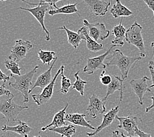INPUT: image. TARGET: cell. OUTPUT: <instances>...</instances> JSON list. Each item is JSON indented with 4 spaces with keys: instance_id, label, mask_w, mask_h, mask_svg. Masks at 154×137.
I'll list each match as a JSON object with an SVG mask.
<instances>
[{
    "instance_id": "1",
    "label": "cell",
    "mask_w": 154,
    "mask_h": 137,
    "mask_svg": "<svg viewBox=\"0 0 154 137\" xmlns=\"http://www.w3.org/2000/svg\"><path fill=\"white\" fill-rule=\"evenodd\" d=\"M143 58L140 55H136L134 57L125 55L120 50L117 49L113 51L112 56L109 58L110 60L106 63V67L116 66L119 69L121 73V78L124 80L127 79L130 69L138 61L141 60Z\"/></svg>"
},
{
    "instance_id": "2",
    "label": "cell",
    "mask_w": 154,
    "mask_h": 137,
    "mask_svg": "<svg viewBox=\"0 0 154 137\" xmlns=\"http://www.w3.org/2000/svg\"><path fill=\"white\" fill-rule=\"evenodd\" d=\"M39 69V66H36L31 70L30 71L24 74L23 75H14L11 74L10 76L15 79V82L9 83V86L21 92L24 97L23 103H27L29 101V94L31 89V86L32 85V79L35 74L36 73L37 70Z\"/></svg>"
},
{
    "instance_id": "3",
    "label": "cell",
    "mask_w": 154,
    "mask_h": 137,
    "mask_svg": "<svg viewBox=\"0 0 154 137\" xmlns=\"http://www.w3.org/2000/svg\"><path fill=\"white\" fill-rule=\"evenodd\" d=\"M24 3H26L29 5H37L36 7H35L34 8H17L18 9H21L24 11H29L30 13L34 17V18L36 19L38 23H40L41 25L42 28L43 30L45 32V39L46 41H50V33L49 32L46 27L45 26V14L47 13V12L50 11V10L53 9V7L50 5V4H48L47 3H44L40 1L39 3H29L25 0H20Z\"/></svg>"
},
{
    "instance_id": "4",
    "label": "cell",
    "mask_w": 154,
    "mask_h": 137,
    "mask_svg": "<svg viewBox=\"0 0 154 137\" xmlns=\"http://www.w3.org/2000/svg\"><path fill=\"white\" fill-rule=\"evenodd\" d=\"M15 96L10 97L8 100L0 101V113H1L9 123L13 124L18 122L17 117L24 110L29 109L28 106H22L13 101Z\"/></svg>"
},
{
    "instance_id": "5",
    "label": "cell",
    "mask_w": 154,
    "mask_h": 137,
    "mask_svg": "<svg viewBox=\"0 0 154 137\" xmlns=\"http://www.w3.org/2000/svg\"><path fill=\"white\" fill-rule=\"evenodd\" d=\"M142 26L137 22H134V24L127 30L125 40L128 42V44L134 45L138 49L140 52L139 55L142 58H145L146 51L142 35Z\"/></svg>"
},
{
    "instance_id": "6",
    "label": "cell",
    "mask_w": 154,
    "mask_h": 137,
    "mask_svg": "<svg viewBox=\"0 0 154 137\" xmlns=\"http://www.w3.org/2000/svg\"><path fill=\"white\" fill-rule=\"evenodd\" d=\"M115 47H116L115 45H111L109 48L103 54L97 56V57L87 59L86 65L83 69L84 73H88L89 75H92L94 72H96L97 70L106 69V65L104 64L103 62L105 59H107V56L111 54V51Z\"/></svg>"
},
{
    "instance_id": "7",
    "label": "cell",
    "mask_w": 154,
    "mask_h": 137,
    "mask_svg": "<svg viewBox=\"0 0 154 137\" xmlns=\"http://www.w3.org/2000/svg\"><path fill=\"white\" fill-rule=\"evenodd\" d=\"M32 48V45L30 42L20 39L17 40L15 41V44L11 48V54L8 58L19 63L26 57Z\"/></svg>"
},
{
    "instance_id": "8",
    "label": "cell",
    "mask_w": 154,
    "mask_h": 137,
    "mask_svg": "<svg viewBox=\"0 0 154 137\" xmlns=\"http://www.w3.org/2000/svg\"><path fill=\"white\" fill-rule=\"evenodd\" d=\"M84 26H85L88 30L89 36L95 41L98 40H105L109 37L110 31L106 29L103 23H90L86 19L83 20Z\"/></svg>"
},
{
    "instance_id": "9",
    "label": "cell",
    "mask_w": 154,
    "mask_h": 137,
    "mask_svg": "<svg viewBox=\"0 0 154 137\" xmlns=\"http://www.w3.org/2000/svg\"><path fill=\"white\" fill-rule=\"evenodd\" d=\"M106 101L101 99L96 94L89 98V104L86 109V115L93 119H96L97 115L103 114L106 110Z\"/></svg>"
},
{
    "instance_id": "10",
    "label": "cell",
    "mask_w": 154,
    "mask_h": 137,
    "mask_svg": "<svg viewBox=\"0 0 154 137\" xmlns=\"http://www.w3.org/2000/svg\"><path fill=\"white\" fill-rule=\"evenodd\" d=\"M116 119L119 121L118 127L124 130L127 132L128 136H134L136 135L135 129L139 122L142 121L138 115H128L126 117H119L117 115Z\"/></svg>"
},
{
    "instance_id": "11",
    "label": "cell",
    "mask_w": 154,
    "mask_h": 137,
    "mask_svg": "<svg viewBox=\"0 0 154 137\" xmlns=\"http://www.w3.org/2000/svg\"><path fill=\"white\" fill-rule=\"evenodd\" d=\"M61 69L60 68L59 69L57 73L55 74V75L51 83L45 88L42 90V92L39 94H33L32 96L34 101L38 106H40V105L47 103L51 99V98L53 96L54 94V90L56 80L58 78V76L61 74Z\"/></svg>"
},
{
    "instance_id": "12",
    "label": "cell",
    "mask_w": 154,
    "mask_h": 137,
    "mask_svg": "<svg viewBox=\"0 0 154 137\" xmlns=\"http://www.w3.org/2000/svg\"><path fill=\"white\" fill-rule=\"evenodd\" d=\"M149 78L148 76H143L140 79H132L131 80L130 84L136 96L138 98V101L140 104L143 105V98L144 94L146 92H151L152 90H150L147 81H148Z\"/></svg>"
},
{
    "instance_id": "13",
    "label": "cell",
    "mask_w": 154,
    "mask_h": 137,
    "mask_svg": "<svg viewBox=\"0 0 154 137\" xmlns=\"http://www.w3.org/2000/svg\"><path fill=\"white\" fill-rule=\"evenodd\" d=\"M94 15L105 16L111 5V2L103 0H82Z\"/></svg>"
},
{
    "instance_id": "14",
    "label": "cell",
    "mask_w": 154,
    "mask_h": 137,
    "mask_svg": "<svg viewBox=\"0 0 154 137\" xmlns=\"http://www.w3.org/2000/svg\"><path fill=\"white\" fill-rule=\"evenodd\" d=\"M119 105H117V106L111 109L110 111H108L106 114H105L103 115L102 122H101V123L97 126V128L96 129L94 132H87L86 135L90 137L94 136L96 135L97 134H98L100 132H101L104 129L109 126L112 123H113L115 119H116V117L117 116L119 112Z\"/></svg>"
},
{
    "instance_id": "15",
    "label": "cell",
    "mask_w": 154,
    "mask_h": 137,
    "mask_svg": "<svg viewBox=\"0 0 154 137\" xmlns=\"http://www.w3.org/2000/svg\"><path fill=\"white\" fill-rule=\"evenodd\" d=\"M112 80L111 83L107 86V92L106 95L103 100L104 101H107L108 97L110 95L113 94L116 91H119L120 92V99L119 102L121 103L122 101V98H123V90H122V87H123V81L124 80L122 79L121 77L115 75H111Z\"/></svg>"
},
{
    "instance_id": "16",
    "label": "cell",
    "mask_w": 154,
    "mask_h": 137,
    "mask_svg": "<svg viewBox=\"0 0 154 137\" xmlns=\"http://www.w3.org/2000/svg\"><path fill=\"white\" fill-rule=\"evenodd\" d=\"M57 58H56L54 60V62L52 63V65L50 67V68L42 74H41V75L38 77L36 81L35 82V84L32 86V87L31 88L30 92H32V91L36 87H39L40 88L41 90H43L45 87L51 83L52 80H53L51 76V71L52 69L54 67V64L56 63V61H57Z\"/></svg>"
},
{
    "instance_id": "17",
    "label": "cell",
    "mask_w": 154,
    "mask_h": 137,
    "mask_svg": "<svg viewBox=\"0 0 154 137\" xmlns=\"http://www.w3.org/2000/svg\"><path fill=\"white\" fill-rule=\"evenodd\" d=\"M78 33L80 35L82 39L86 41V46L88 50L92 52H97L103 50V45L101 44L97 43L89 36L88 29L84 26L79 30Z\"/></svg>"
},
{
    "instance_id": "18",
    "label": "cell",
    "mask_w": 154,
    "mask_h": 137,
    "mask_svg": "<svg viewBox=\"0 0 154 137\" xmlns=\"http://www.w3.org/2000/svg\"><path fill=\"white\" fill-rule=\"evenodd\" d=\"M2 131L5 132H16L23 137H29V133L32 131V128L28 125L26 123L22 121H18V125L16 126H8L7 125H3L2 128Z\"/></svg>"
},
{
    "instance_id": "19",
    "label": "cell",
    "mask_w": 154,
    "mask_h": 137,
    "mask_svg": "<svg viewBox=\"0 0 154 137\" xmlns=\"http://www.w3.org/2000/svg\"><path fill=\"white\" fill-rule=\"evenodd\" d=\"M86 114H68L65 115V120L71 123L73 125H78L83 127L88 128L91 130H94L95 131L96 128L90 124V121H87L85 117Z\"/></svg>"
},
{
    "instance_id": "20",
    "label": "cell",
    "mask_w": 154,
    "mask_h": 137,
    "mask_svg": "<svg viewBox=\"0 0 154 137\" xmlns=\"http://www.w3.org/2000/svg\"><path fill=\"white\" fill-rule=\"evenodd\" d=\"M69 106V104L67 103L66 104L65 107L61 110V111H59L56 114L53 119V121L49 125H46L45 126H44L41 129L42 131H45L46 130L49 129H54V128H57V127H60V126L66 125V123L65 120V117L66 115V108Z\"/></svg>"
},
{
    "instance_id": "21",
    "label": "cell",
    "mask_w": 154,
    "mask_h": 137,
    "mask_svg": "<svg viewBox=\"0 0 154 137\" xmlns=\"http://www.w3.org/2000/svg\"><path fill=\"white\" fill-rule=\"evenodd\" d=\"M122 19L121 20V23L117 26H115L112 30V34L115 36V39L112 40V45L115 46H122L124 45V39H125V35L127 30L122 24Z\"/></svg>"
},
{
    "instance_id": "22",
    "label": "cell",
    "mask_w": 154,
    "mask_h": 137,
    "mask_svg": "<svg viewBox=\"0 0 154 137\" xmlns=\"http://www.w3.org/2000/svg\"><path fill=\"white\" fill-rule=\"evenodd\" d=\"M110 13L115 19L119 17H129L133 15V13L130 9L122 4L121 0H116V2L110 10Z\"/></svg>"
},
{
    "instance_id": "23",
    "label": "cell",
    "mask_w": 154,
    "mask_h": 137,
    "mask_svg": "<svg viewBox=\"0 0 154 137\" xmlns=\"http://www.w3.org/2000/svg\"><path fill=\"white\" fill-rule=\"evenodd\" d=\"M77 4H78V3H75L73 4L65 5L57 9H51L48 12V14L51 16H54L57 14H66V15H68V14L76 13L79 15V17H80V15L76 8Z\"/></svg>"
},
{
    "instance_id": "24",
    "label": "cell",
    "mask_w": 154,
    "mask_h": 137,
    "mask_svg": "<svg viewBox=\"0 0 154 137\" xmlns=\"http://www.w3.org/2000/svg\"><path fill=\"white\" fill-rule=\"evenodd\" d=\"M57 30H65L66 32V34H67L68 43L69 44H71L75 49H76L79 47L80 42H81V41L82 40L81 36H80V35L79 33H75V32L68 29L65 26L59 27Z\"/></svg>"
},
{
    "instance_id": "25",
    "label": "cell",
    "mask_w": 154,
    "mask_h": 137,
    "mask_svg": "<svg viewBox=\"0 0 154 137\" xmlns=\"http://www.w3.org/2000/svg\"><path fill=\"white\" fill-rule=\"evenodd\" d=\"M49 131L54 132L60 135L61 137H72L76 132V129L73 125H64L60 127L49 129Z\"/></svg>"
},
{
    "instance_id": "26",
    "label": "cell",
    "mask_w": 154,
    "mask_h": 137,
    "mask_svg": "<svg viewBox=\"0 0 154 137\" xmlns=\"http://www.w3.org/2000/svg\"><path fill=\"white\" fill-rule=\"evenodd\" d=\"M38 59H40L44 65L47 64L48 66H50L51 62L56 58H55V52L42 50H40L38 52Z\"/></svg>"
},
{
    "instance_id": "27",
    "label": "cell",
    "mask_w": 154,
    "mask_h": 137,
    "mask_svg": "<svg viewBox=\"0 0 154 137\" xmlns=\"http://www.w3.org/2000/svg\"><path fill=\"white\" fill-rule=\"evenodd\" d=\"M60 68L61 69V72L60 74L61 77V88L60 90H59V92H61L64 94H66L69 92L70 89H71V87H72V84H71V80L65 75L64 65H62Z\"/></svg>"
},
{
    "instance_id": "28",
    "label": "cell",
    "mask_w": 154,
    "mask_h": 137,
    "mask_svg": "<svg viewBox=\"0 0 154 137\" xmlns=\"http://www.w3.org/2000/svg\"><path fill=\"white\" fill-rule=\"evenodd\" d=\"M80 73V71H77L75 74V78L76 79V81L72 84V89H75L77 92H78L80 95L81 96H84V94H85V84H86L88 83L87 81H85V80H83L79 75V73Z\"/></svg>"
},
{
    "instance_id": "29",
    "label": "cell",
    "mask_w": 154,
    "mask_h": 137,
    "mask_svg": "<svg viewBox=\"0 0 154 137\" xmlns=\"http://www.w3.org/2000/svg\"><path fill=\"white\" fill-rule=\"evenodd\" d=\"M5 65L8 70L11 72V74L14 75L20 76V68L18 64V63L11 60V59H8L5 61Z\"/></svg>"
},
{
    "instance_id": "30",
    "label": "cell",
    "mask_w": 154,
    "mask_h": 137,
    "mask_svg": "<svg viewBox=\"0 0 154 137\" xmlns=\"http://www.w3.org/2000/svg\"><path fill=\"white\" fill-rule=\"evenodd\" d=\"M106 69L103 70V71L101 72L100 75V80L101 83L103 84V85L108 86L111 83L112 77H111V75H106Z\"/></svg>"
},
{
    "instance_id": "31",
    "label": "cell",
    "mask_w": 154,
    "mask_h": 137,
    "mask_svg": "<svg viewBox=\"0 0 154 137\" xmlns=\"http://www.w3.org/2000/svg\"><path fill=\"white\" fill-rule=\"evenodd\" d=\"M11 76H7L0 69V86H5V83L9 80Z\"/></svg>"
},
{
    "instance_id": "32",
    "label": "cell",
    "mask_w": 154,
    "mask_h": 137,
    "mask_svg": "<svg viewBox=\"0 0 154 137\" xmlns=\"http://www.w3.org/2000/svg\"><path fill=\"white\" fill-rule=\"evenodd\" d=\"M3 96H7L10 98V96L12 97L14 95L10 92L9 90H8L5 88V86H0V97Z\"/></svg>"
},
{
    "instance_id": "33",
    "label": "cell",
    "mask_w": 154,
    "mask_h": 137,
    "mask_svg": "<svg viewBox=\"0 0 154 137\" xmlns=\"http://www.w3.org/2000/svg\"><path fill=\"white\" fill-rule=\"evenodd\" d=\"M135 133L138 137H152L149 134L143 132L140 129H139L138 128V126L135 129Z\"/></svg>"
},
{
    "instance_id": "34",
    "label": "cell",
    "mask_w": 154,
    "mask_h": 137,
    "mask_svg": "<svg viewBox=\"0 0 154 137\" xmlns=\"http://www.w3.org/2000/svg\"><path fill=\"white\" fill-rule=\"evenodd\" d=\"M148 68L149 69L150 74H151V80L152 82V84L151 86H149V89H152V88H154V68L150 63H148Z\"/></svg>"
},
{
    "instance_id": "35",
    "label": "cell",
    "mask_w": 154,
    "mask_h": 137,
    "mask_svg": "<svg viewBox=\"0 0 154 137\" xmlns=\"http://www.w3.org/2000/svg\"><path fill=\"white\" fill-rule=\"evenodd\" d=\"M41 1L42 2H45V3H48V4H50L52 7H54V8H55V9H58V8L57 6L56 5V3H57L58 2L62 1V0H41Z\"/></svg>"
},
{
    "instance_id": "36",
    "label": "cell",
    "mask_w": 154,
    "mask_h": 137,
    "mask_svg": "<svg viewBox=\"0 0 154 137\" xmlns=\"http://www.w3.org/2000/svg\"><path fill=\"white\" fill-rule=\"evenodd\" d=\"M143 2H144L147 6L152 11L154 16V0H143Z\"/></svg>"
},
{
    "instance_id": "37",
    "label": "cell",
    "mask_w": 154,
    "mask_h": 137,
    "mask_svg": "<svg viewBox=\"0 0 154 137\" xmlns=\"http://www.w3.org/2000/svg\"><path fill=\"white\" fill-rule=\"evenodd\" d=\"M150 99L152 100V104L151 105H150L149 107H147V108L146 109V113H148V112H149L150 110H152V109L154 108V96L150 97Z\"/></svg>"
},
{
    "instance_id": "38",
    "label": "cell",
    "mask_w": 154,
    "mask_h": 137,
    "mask_svg": "<svg viewBox=\"0 0 154 137\" xmlns=\"http://www.w3.org/2000/svg\"><path fill=\"white\" fill-rule=\"evenodd\" d=\"M151 46H152V48H153V55L152 56V61H150L149 62V63H150V64H151L153 66V67L154 68V42H152V43L151 44Z\"/></svg>"
},
{
    "instance_id": "39",
    "label": "cell",
    "mask_w": 154,
    "mask_h": 137,
    "mask_svg": "<svg viewBox=\"0 0 154 137\" xmlns=\"http://www.w3.org/2000/svg\"><path fill=\"white\" fill-rule=\"evenodd\" d=\"M119 132L118 131H115L112 132V136L111 137H119Z\"/></svg>"
},
{
    "instance_id": "40",
    "label": "cell",
    "mask_w": 154,
    "mask_h": 137,
    "mask_svg": "<svg viewBox=\"0 0 154 137\" xmlns=\"http://www.w3.org/2000/svg\"><path fill=\"white\" fill-rule=\"evenodd\" d=\"M121 136L122 137H138V136H126V135H124V133H122V132H121Z\"/></svg>"
},
{
    "instance_id": "41",
    "label": "cell",
    "mask_w": 154,
    "mask_h": 137,
    "mask_svg": "<svg viewBox=\"0 0 154 137\" xmlns=\"http://www.w3.org/2000/svg\"><path fill=\"white\" fill-rule=\"evenodd\" d=\"M0 137H7L5 132H0Z\"/></svg>"
},
{
    "instance_id": "42",
    "label": "cell",
    "mask_w": 154,
    "mask_h": 137,
    "mask_svg": "<svg viewBox=\"0 0 154 137\" xmlns=\"http://www.w3.org/2000/svg\"><path fill=\"white\" fill-rule=\"evenodd\" d=\"M1 2H5V1H7V0H0Z\"/></svg>"
},
{
    "instance_id": "43",
    "label": "cell",
    "mask_w": 154,
    "mask_h": 137,
    "mask_svg": "<svg viewBox=\"0 0 154 137\" xmlns=\"http://www.w3.org/2000/svg\"><path fill=\"white\" fill-rule=\"evenodd\" d=\"M34 137H36V136H34ZM38 137H41V136H40V135H39V136H38Z\"/></svg>"
}]
</instances>
